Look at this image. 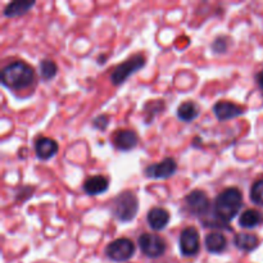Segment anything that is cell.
Wrapping results in <instances>:
<instances>
[{"label": "cell", "instance_id": "cell-1", "mask_svg": "<svg viewBox=\"0 0 263 263\" xmlns=\"http://www.w3.org/2000/svg\"><path fill=\"white\" fill-rule=\"evenodd\" d=\"M35 80V71L23 61H15L2 69V84L12 90H22L31 86Z\"/></svg>", "mask_w": 263, "mask_h": 263}, {"label": "cell", "instance_id": "cell-2", "mask_svg": "<svg viewBox=\"0 0 263 263\" xmlns=\"http://www.w3.org/2000/svg\"><path fill=\"white\" fill-rule=\"evenodd\" d=\"M243 205V194L236 187H228L222 190L213 204V213L220 218L222 222H230L238 216Z\"/></svg>", "mask_w": 263, "mask_h": 263}, {"label": "cell", "instance_id": "cell-3", "mask_svg": "<svg viewBox=\"0 0 263 263\" xmlns=\"http://www.w3.org/2000/svg\"><path fill=\"white\" fill-rule=\"evenodd\" d=\"M112 215L121 222H130L135 218L136 213L139 211V200L138 197L130 190L120 193L117 197L113 199L110 205Z\"/></svg>", "mask_w": 263, "mask_h": 263}, {"label": "cell", "instance_id": "cell-4", "mask_svg": "<svg viewBox=\"0 0 263 263\" xmlns=\"http://www.w3.org/2000/svg\"><path fill=\"white\" fill-rule=\"evenodd\" d=\"M145 66V57L141 54H136V55L131 57L127 61L122 62L118 64L110 73V82L113 85H121L126 81L130 76H133L135 72L141 69Z\"/></svg>", "mask_w": 263, "mask_h": 263}, {"label": "cell", "instance_id": "cell-5", "mask_svg": "<svg viewBox=\"0 0 263 263\" xmlns=\"http://www.w3.org/2000/svg\"><path fill=\"white\" fill-rule=\"evenodd\" d=\"M105 256L113 262H126L135 254V246L127 238H118L110 241L104 251Z\"/></svg>", "mask_w": 263, "mask_h": 263}, {"label": "cell", "instance_id": "cell-6", "mask_svg": "<svg viewBox=\"0 0 263 263\" xmlns=\"http://www.w3.org/2000/svg\"><path fill=\"white\" fill-rule=\"evenodd\" d=\"M139 247L144 256L148 258H159L166 252V241L157 234L144 233L139 236Z\"/></svg>", "mask_w": 263, "mask_h": 263}, {"label": "cell", "instance_id": "cell-7", "mask_svg": "<svg viewBox=\"0 0 263 263\" xmlns=\"http://www.w3.org/2000/svg\"><path fill=\"white\" fill-rule=\"evenodd\" d=\"M179 246L180 252L184 257L197 256L200 249V238L197 229L193 226L185 228L180 234Z\"/></svg>", "mask_w": 263, "mask_h": 263}, {"label": "cell", "instance_id": "cell-8", "mask_svg": "<svg viewBox=\"0 0 263 263\" xmlns=\"http://www.w3.org/2000/svg\"><path fill=\"white\" fill-rule=\"evenodd\" d=\"M185 207L192 215L203 217L210 212V199L203 190H193L185 198Z\"/></svg>", "mask_w": 263, "mask_h": 263}, {"label": "cell", "instance_id": "cell-9", "mask_svg": "<svg viewBox=\"0 0 263 263\" xmlns=\"http://www.w3.org/2000/svg\"><path fill=\"white\" fill-rule=\"evenodd\" d=\"M177 171V163L174 158H164L162 159L158 163L149 164L148 167H145L144 170V174L149 179H168L172 175H175V172Z\"/></svg>", "mask_w": 263, "mask_h": 263}, {"label": "cell", "instance_id": "cell-10", "mask_svg": "<svg viewBox=\"0 0 263 263\" xmlns=\"http://www.w3.org/2000/svg\"><path fill=\"white\" fill-rule=\"evenodd\" d=\"M213 113L220 121H229L243 115L244 109L231 102L220 100L213 105Z\"/></svg>", "mask_w": 263, "mask_h": 263}, {"label": "cell", "instance_id": "cell-11", "mask_svg": "<svg viewBox=\"0 0 263 263\" xmlns=\"http://www.w3.org/2000/svg\"><path fill=\"white\" fill-rule=\"evenodd\" d=\"M113 144L117 149L123 152H128L138 145L139 138L136 133L131 130H120L112 138Z\"/></svg>", "mask_w": 263, "mask_h": 263}, {"label": "cell", "instance_id": "cell-12", "mask_svg": "<svg viewBox=\"0 0 263 263\" xmlns=\"http://www.w3.org/2000/svg\"><path fill=\"white\" fill-rule=\"evenodd\" d=\"M58 149L59 146L57 141L50 138H40L35 143L36 156H37L39 159H43V161L50 159L51 157L55 156L58 153Z\"/></svg>", "mask_w": 263, "mask_h": 263}, {"label": "cell", "instance_id": "cell-13", "mask_svg": "<svg viewBox=\"0 0 263 263\" xmlns=\"http://www.w3.org/2000/svg\"><path fill=\"white\" fill-rule=\"evenodd\" d=\"M146 221L153 230H163L170 222V212L162 207H154L148 212Z\"/></svg>", "mask_w": 263, "mask_h": 263}, {"label": "cell", "instance_id": "cell-14", "mask_svg": "<svg viewBox=\"0 0 263 263\" xmlns=\"http://www.w3.org/2000/svg\"><path fill=\"white\" fill-rule=\"evenodd\" d=\"M108 187H109V180L105 176H103V175H95V176L89 177L84 182L82 189H84V192L87 195H92L94 197V195L107 192Z\"/></svg>", "mask_w": 263, "mask_h": 263}, {"label": "cell", "instance_id": "cell-15", "mask_svg": "<svg viewBox=\"0 0 263 263\" xmlns=\"http://www.w3.org/2000/svg\"><path fill=\"white\" fill-rule=\"evenodd\" d=\"M204 246L207 252L212 254H220L228 248V239L221 233H210L205 236Z\"/></svg>", "mask_w": 263, "mask_h": 263}, {"label": "cell", "instance_id": "cell-16", "mask_svg": "<svg viewBox=\"0 0 263 263\" xmlns=\"http://www.w3.org/2000/svg\"><path fill=\"white\" fill-rule=\"evenodd\" d=\"M234 246L243 252H253L254 249L258 248L259 240L253 234H236L234 238Z\"/></svg>", "mask_w": 263, "mask_h": 263}, {"label": "cell", "instance_id": "cell-17", "mask_svg": "<svg viewBox=\"0 0 263 263\" xmlns=\"http://www.w3.org/2000/svg\"><path fill=\"white\" fill-rule=\"evenodd\" d=\"M263 223V215L257 210H247L239 216V226L243 229H254Z\"/></svg>", "mask_w": 263, "mask_h": 263}, {"label": "cell", "instance_id": "cell-18", "mask_svg": "<svg viewBox=\"0 0 263 263\" xmlns=\"http://www.w3.org/2000/svg\"><path fill=\"white\" fill-rule=\"evenodd\" d=\"M199 105L197 103L187 100V102L181 103L177 108V117L184 122H192L199 116Z\"/></svg>", "mask_w": 263, "mask_h": 263}, {"label": "cell", "instance_id": "cell-19", "mask_svg": "<svg viewBox=\"0 0 263 263\" xmlns=\"http://www.w3.org/2000/svg\"><path fill=\"white\" fill-rule=\"evenodd\" d=\"M35 5V2H12L4 8V15L8 18L21 17Z\"/></svg>", "mask_w": 263, "mask_h": 263}, {"label": "cell", "instance_id": "cell-20", "mask_svg": "<svg viewBox=\"0 0 263 263\" xmlns=\"http://www.w3.org/2000/svg\"><path fill=\"white\" fill-rule=\"evenodd\" d=\"M39 72H40V76L44 81H49V80H53L55 77L57 72H58V66L51 59H43L39 63Z\"/></svg>", "mask_w": 263, "mask_h": 263}, {"label": "cell", "instance_id": "cell-21", "mask_svg": "<svg viewBox=\"0 0 263 263\" xmlns=\"http://www.w3.org/2000/svg\"><path fill=\"white\" fill-rule=\"evenodd\" d=\"M251 200L256 205L263 207V179L257 180L251 189Z\"/></svg>", "mask_w": 263, "mask_h": 263}, {"label": "cell", "instance_id": "cell-22", "mask_svg": "<svg viewBox=\"0 0 263 263\" xmlns=\"http://www.w3.org/2000/svg\"><path fill=\"white\" fill-rule=\"evenodd\" d=\"M230 44H231V39L230 37H228V36H223V35L222 36H217V37L213 40L211 48H212L213 53L222 54V53H226V51H228Z\"/></svg>", "mask_w": 263, "mask_h": 263}, {"label": "cell", "instance_id": "cell-23", "mask_svg": "<svg viewBox=\"0 0 263 263\" xmlns=\"http://www.w3.org/2000/svg\"><path fill=\"white\" fill-rule=\"evenodd\" d=\"M108 125H109V116L107 115H100L92 120V126H94L97 130H105V128L108 127Z\"/></svg>", "mask_w": 263, "mask_h": 263}, {"label": "cell", "instance_id": "cell-24", "mask_svg": "<svg viewBox=\"0 0 263 263\" xmlns=\"http://www.w3.org/2000/svg\"><path fill=\"white\" fill-rule=\"evenodd\" d=\"M256 80H257V84H258V86L261 87V89H263V69L257 73Z\"/></svg>", "mask_w": 263, "mask_h": 263}]
</instances>
